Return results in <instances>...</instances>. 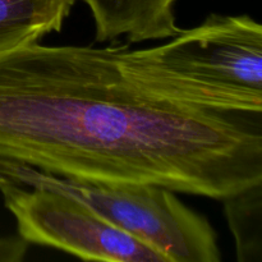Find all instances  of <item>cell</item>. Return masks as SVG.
<instances>
[{"label": "cell", "mask_w": 262, "mask_h": 262, "mask_svg": "<svg viewBox=\"0 0 262 262\" xmlns=\"http://www.w3.org/2000/svg\"><path fill=\"white\" fill-rule=\"evenodd\" d=\"M0 161L222 201L262 183V94L193 78L155 46L0 53Z\"/></svg>", "instance_id": "obj_1"}, {"label": "cell", "mask_w": 262, "mask_h": 262, "mask_svg": "<svg viewBox=\"0 0 262 262\" xmlns=\"http://www.w3.org/2000/svg\"><path fill=\"white\" fill-rule=\"evenodd\" d=\"M0 173L15 183L43 187L74 197L115 227L160 252L168 262L222 260L211 224L168 188L152 184L78 182L5 161H0Z\"/></svg>", "instance_id": "obj_2"}, {"label": "cell", "mask_w": 262, "mask_h": 262, "mask_svg": "<svg viewBox=\"0 0 262 262\" xmlns=\"http://www.w3.org/2000/svg\"><path fill=\"white\" fill-rule=\"evenodd\" d=\"M0 192L17 222L18 235L26 242L90 261L168 262L160 252L69 194L43 187L27 191L15 182Z\"/></svg>", "instance_id": "obj_3"}, {"label": "cell", "mask_w": 262, "mask_h": 262, "mask_svg": "<svg viewBox=\"0 0 262 262\" xmlns=\"http://www.w3.org/2000/svg\"><path fill=\"white\" fill-rule=\"evenodd\" d=\"M181 73L210 83L262 94V26L248 15L210 14L155 46Z\"/></svg>", "instance_id": "obj_4"}, {"label": "cell", "mask_w": 262, "mask_h": 262, "mask_svg": "<svg viewBox=\"0 0 262 262\" xmlns=\"http://www.w3.org/2000/svg\"><path fill=\"white\" fill-rule=\"evenodd\" d=\"M91 10L97 42L128 43L164 40L181 31L177 25V0H81Z\"/></svg>", "instance_id": "obj_5"}, {"label": "cell", "mask_w": 262, "mask_h": 262, "mask_svg": "<svg viewBox=\"0 0 262 262\" xmlns=\"http://www.w3.org/2000/svg\"><path fill=\"white\" fill-rule=\"evenodd\" d=\"M77 0H0V53L60 32Z\"/></svg>", "instance_id": "obj_6"}, {"label": "cell", "mask_w": 262, "mask_h": 262, "mask_svg": "<svg viewBox=\"0 0 262 262\" xmlns=\"http://www.w3.org/2000/svg\"><path fill=\"white\" fill-rule=\"evenodd\" d=\"M239 262L262 261V183L222 200Z\"/></svg>", "instance_id": "obj_7"}, {"label": "cell", "mask_w": 262, "mask_h": 262, "mask_svg": "<svg viewBox=\"0 0 262 262\" xmlns=\"http://www.w3.org/2000/svg\"><path fill=\"white\" fill-rule=\"evenodd\" d=\"M28 245L20 235L0 238V262H19L27 253Z\"/></svg>", "instance_id": "obj_8"}, {"label": "cell", "mask_w": 262, "mask_h": 262, "mask_svg": "<svg viewBox=\"0 0 262 262\" xmlns=\"http://www.w3.org/2000/svg\"><path fill=\"white\" fill-rule=\"evenodd\" d=\"M10 183H13V181H10L9 178H7V177L3 176V174L0 173V189H2L3 187L8 186V184H10Z\"/></svg>", "instance_id": "obj_9"}]
</instances>
